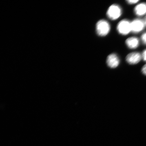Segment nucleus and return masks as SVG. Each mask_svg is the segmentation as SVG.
<instances>
[{
    "instance_id": "1",
    "label": "nucleus",
    "mask_w": 146,
    "mask_h": 146,
    "mask_svg": "<svg viewBox=\"0 0 146 146\" xmlns=\"http://www.w3.org/2000/svg\"><path fill=\"white\" fill-rule=\"evenodd\" d=\"M110 30V25L109 23L105 20H100L96 24V33L100 36H106L109 33Z\"/></svg>"
},
{
    "instance_id": "2",
    "label": "nucleus",
    "mask_w": 146,
    "mask_h": 146,
    "mask_svg": "<svg viewBox=\"0 0 146 146\" xmlns=\"http://www.w3.org/2000/svg\"><path fill=\"white\" fill-rule=\"evenodd\" d=\"M122 10L120 7L116 5H111L107 12V15L110 19L115 20L117 19L121 15Z\"/></svg>"
},
{
    "instance_id": "3",
    "label": "nucleus",
    "mask_w": 146,
    "mask_h": 146,
    "mask_svg": "<svg viewBox=\"0 0 146 146\" xmlns=\"http://www.w3.org/2000/svg\"><path fill=\"white\" fill-rule=\"evenodd\" d=\"M117 30L122 35H127L131 31V23L127 20H122L117 25Z\"/></svg>"
},
{
    "instance_id": "4",
    "label": "nucleus",
    "mask_w": 146,
    "mask_h": 146,
    "mask_svg": "<svg viewBox=\"0 0 146 146\" xmlns=\"http://www.w3.org/2000/svg\"><path fill=\"white\" fill-rule=\"evenodd\" d=\"M145 23L141 20L135 19L131 23V31L134 33H139L143 30Z\"/></svg>"
},
{
    "instance_id": "5",
    "label": "nucleus",
    "mask_w": 146,
    "mask_h": 146,
    "mask_svg": "<svg viewBox=\"0 0 146 146\" xmlns=\"http://www.w3.org/2000/svg\"><path fill=\"white\" fill-rule=\"evenodd\" d=\"M142 56L139 53L133 52L129 54L126 58L127 62L130 64L134 65L138 63L141 60Z\"/></svg>"
},
{
    "instance_id": "6",
    "label": "nucleus",
    "mask_w": 146,
    "mask_h": 146,
    "mask_svg": "<svg viewBox=\"0 0 146 146\" xmlns=\"http://www.w3.org/2000/svg\"><path fill=\"white\" fill-rule=\"evenodd\" d=\"M119 59L116 54H112L108 56L107 59V65L111 68H115L119 65Z\"/></svg>"
},
{
    "instance_id": "7",
    "label": "nucleus",
    "mask_w": 146,
    "mask_h": 146,
    "mask_svg": "<svg viewBox=\"0 0 146 146\" xmlns=\"http://www.w3.org/2000/svg\"><path fill=\"white\" fill-rule=\"evenodd\" d=\"M125 43L129 48L135 49L139 45V40L135 37H130L127 39Z\"/></svg>"
},
{
    "instance_id": "8",
    "label": "nucleus",
    "mask_w": 146,
    "mask_h": 146,
    "mask_svg": "<svg viewBox=\"0 0 146 146\" xmlns=\"http://www.w3.org/2000/svg\"><path fill=\"white\" fill-rule=\"evenodd\" d=\"M135 13L138 16H142L146 13V3H142L137 5L134 9Z\"/></svg>"
},
{
    "instance_id": "9",
    "label": "nucleus",
    "mask_w": 146,
    "mask_h": 146,
    "mask_svg": "<svg viewBox=\"0 0 146 146\" xmlns=\"http://www.w3.org/2000/svg\"><path fill=\"white\" fill-rule=\"evenodd\" d=\"M142 41L144 44H146V32L144 33L141 36Z\"/></svg>"
},
{
    "instance_id": "10",
    "label": "nucleus",
    "mask_w": 146,
    "mask_h": 146,
    "mask_svg": "<svg viewBox=\"0 0 146 146\" xmlns=\"http://www.w3.org/2000/svg\"><path fill=\"white\" fill-rule=\"evenodd\" d=\"M139 1H137V0H135H135H133V1H130V0H129V1H127V2L129 4H134L138 3Z\"/></svg>"
},
{
    "instance_id": "11",
    "label": "nucleus",
    "mask_w": 146,
    "mask_h": 146,
    "mask_svg": "<svg viewBox=\"0 0 146 146\" xmlns=\"http://www.w3.org/2000/svg\"><path fill=\"white\" fill-rule=\"evenodd\" d=\"M142 56L144 61L146 62V49L142 53Z\"/></svg>"
},
{
    "instance_id": "12",
    "label": "nucleus",
    "mask_w": 146,
    "mask_h": 146,
    "mask_svg": "<svg viewBox=\"0 0 146 146\" xmlns=\"http://www.w3.org/2000/svg\"><path fill=\"white\" fill-rule=\"evenodd\" d=\"M141 71L142 73L146 76V64L142 67Z\"/></svg>"
},
{
    "instance_id": "13",
    "label": "nucleus",
    "mask_w": 146,
    "mask_h": 146,
    "mask_svg": "<svg viewBox=\"0 0 146 146\" xmlns=\"http://www.w3.org/2000/svg\"><path fill=\"white\" fill-rule=\"evenodd\" d=\"M145 24L146 25V18H145Z\"/></svg>"
}]
</instances>
